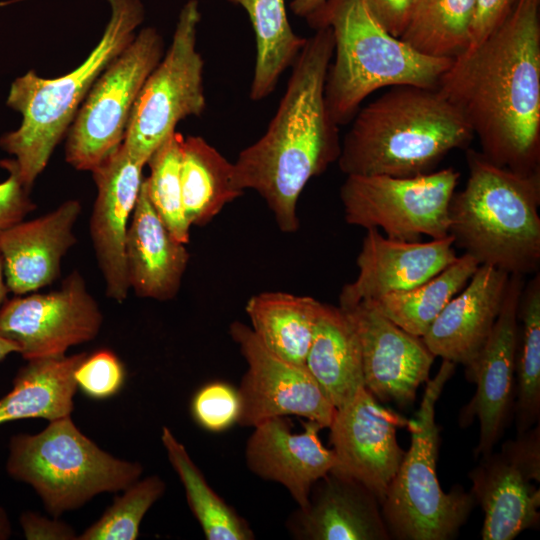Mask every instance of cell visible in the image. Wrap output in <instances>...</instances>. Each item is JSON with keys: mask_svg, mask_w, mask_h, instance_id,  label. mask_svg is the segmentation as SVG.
Listing matches in <instances>:
<instances>
[{"mask_svg": "<svg viewBox=\"0 0 540 540\" xmlns=\"http://www.w3.org/2000/svg\"><path fill=\"white\" fill-rule=\"evenodd\" d=\"M436 89L491 162L540 171V0H517L481 43L453 59Z\"/></svg>", "mask_w": 540, "mask_h": 540, "instance_id": "6da1fadb", "label": "cell"}, {"mask_svg": "<svg viewBox=\"0 0 540 540\" xmlns=\"http://www.w3.org/2000/svg\"><path fill=\"white\" fill-rule=\"evenodd\" d=\"M334 51L329 27L315 30L293 63L286 90L263 136L243 149L236 186L256 191L282 232L299 228L297 202L306 184L337 162L339 126L330 118L324 84Z\"/></svg>", "mask_w": 540, "mask_h": 540, "instance_id": "7a4b0ae2", "label": "cell"}, {"mask_svg": "<svg viewBox=\"0 0 540 540\" xmlns=\"http://www.w3.org/2000/svg\"><path fill=\"white\" fill-rule=\"evenodd\" d=\"M337 160L347 175L414 177L433 172L475 138L462 114L436 88L396 85L359 108Z\"/></svg>", "mask_w": 540, "mask_h": 540, "instance_id": "3957f363", "label": "cell"}, {"mask_svg": "<svg viewBox=\"0 0 540 540\" xmlns=\"http://www.w3.org/2000/svg\"><path fill=\"white\" fill-rule=\"evenodd\" d=\"M468 179L448 206L453 245L508 274L539 272L540 171L523 174L465 149Z\"/></svg>", "mask_w": 540, "mask_h": 540, "instance_id": "277c9868", "label": "cell"}, {"mask_svg": "<svg viewBox=\"0 0 540 540\" xmlns=\"http://www.w3.org/2000/svg\"><path fill=\"white\" fill-rule=\"evenodd\" d=\"M305 19L314 30L329 27L333 34L324 99L337 126L350 123L362 102L381 88H437L453 61L422 55L389 34L365 0H326Z\"/></svg>", "mask_w": 540, "mask_h": 540, "instance_id": "5b68a950", "label": "cell"}, {"mask_svg": "<svg viewBox=\"0 0 540 540\" xmlns=\"http://www.w3.org/2000/svg\"><path fill=\"white\" fill-rule=\"evenodd\" d=\"M106 1L110 19L100 41L77 68L52 79L30 70L11 84L7 105L21 114L22 121L18 129L0 139L1 148L15 157L0 165L12 168L28 190L66 135L96 79L134 39L143 22L140 0Z\"/></svg>", "mask_w": 540, "mask_h": 540, "instance_id": "8992f818", "label": "cell"}, {"mask_svg": "<svg viewBox=\"0 0 540 540\" xmlns=\"http://www.w3.org/2000/svg\"><path fill=\"white\" fill-rule=\"evenodd\" d=\"M7 472L29 484L51 517L78 509L101 493L125 490L140 479L139 462L119 459L84 435L70 416L9 444Z\"/></svg>", "mask_w": 540, "mask_h": 540, "instance_id": "52a82bcc", "label": "cell"}, {"mask_svg": "<svg viewBox=\"0 0 540 540\" xmlns=\"http://www.w3.org/2000/svg\"><path fill=\"white\" fill-rule=\"evenodd\" d=\"M454 370L453 362L442 361L437 374L426 382L415 417L406 425L411 434L410 448L381 503L390 537L451 539L458 534L476 504L472 493L460 487L445 493L436 474L440 428L435 421V405Z\"/></svg>", "mask_w": 540, "mask_h": 540, "instance_id": "ba28073f", "label": "cell"}, {"mask_svg": "<svg viewBox=\"0 0 540 540\" xmlns=\"http://www.w3.org/2000/svg\"><path fill=\"white\" fill-rule=\"evenodd\" d=\"M200 20L198 1L189 0L179 13L168 50L133 107L122 145L144 165L181 120L200 116L206 108L204 61L197 49Z\"/></svg>", "mask_w": 540, "mask_h": 540, "instance_id": "9c48e42d", "label": "cell"}, {"mask_svg": "<svg viewBox=\"0 0 540 540\" xmlns=\"http://www.w3.org/2000/svg\"><path fill=\"white\" fill-rule=\"evenodd\" d=\"M164 55V43L145 27L99 75L66 133L65 159L92 171L124 141L138 95Z\"/></svg>", "mask_w": 540, "mask_h": 540, "instance_id": "30bf717a", "label": "cell"}, {"mask_svg": "<svg viewBox=\"0 0 540 540\" xmlns=\"http://www.w3.org/2000/svg\"><path fill=\"white\" fill-rule=\"evenodd\" d=\"M460 172L452 167L414 177L347 175L340 187L346 222L381 229L401 241L448 236V206Z\"/></svg>", "mask_w": 540, "mask_h": 540, "instance_id": "8fae6325", "label": "cell"}, {"mask_svg": "<svg viewBox=\"0 0 540 540\" xmlns=\"http://www.w3.org/2000/svg\"><path fill=\"white\" fill-rule=\"evenodd\" d=\"M103 315L85 279L74 270L58 290L19 295L0 309V336L26 360L61 356L96 338Z\"/></svg>", "mask_w": 540, "mask_h": 540, "instance_id": "7c38bea8", "label": "cell"}, {"mask_svg": "<svg viewBox=\"0 0 540 540\" xmlns=\"http://www.w3.org/2000/svg\"><path fill=\"white\" fill-rule=\"evenodd\" d=\"M229 333L248 365L238 388L241 411L237 424L254 427L270 418L294 415L329 428L336 409L305 365L272 353L242 322H233Z\"/></svg>", "mask_w": 540, "mask_h": 540, "instance_id": "4fadbf2b", "label": "cell"}, {"mask_svg": "<svg viewBox=\"0 0 540 540\" xmlns=\"http://www.w3.org/2000/svg\"><path fill=\"white\" fill-rule=\"evenodd\" d=\"M540 426L506 441L498 453L482 456L470 473L471 493L484 511L483 540H512L539 526Z\"/></svg>", "mask_w": 540, "mask_h": 540, "instance_id": "5bb4252c", "label": "cell"}, {"mask_svg": "<svg viewBox=\"0 0 540 540\" xmlns=\"http://www.w3.org/2000/svg\"><path fill=\"white\" fill-rule=\"evenodd\" d=\"M523 287L522 276L511 274L491 333L473 364L465 369L466 378L475 383L477 389L461 411L460 425L465 427L475 417L478 418L480 431L476 457L492 452L514 406L515 362L520 329L518 307Z\"/></svg>", "mask_w": 540, "mask_h": 540, "instance_id": "9a60e30c", "label": "cell"}, {"mask_svg": "<svg viewBox=\"0 0 540 540\" xmlns=\"http://www.w3.org/2000/svg\"><path fill=\"white\" fill-rule=\"evenodd\" d=\"M407 423L402 415L379 404L366 387L361 388L336 409L329 426L338 458L334 470L363 484L381 505L405 454L396 431Z\"/></svg>", "mask_w": 540, "mask_h": 540, "instance_id": "2e32d148", "label": "cell"}, {"mask_svg": "<svg viewBox=\"0 0 540 540\" xmlns=\"http://www.w3.org/2000/svg\"><path fill=\"white\" fill-rule=\"evenodd\" d=\"M345 311L357 333L365 387L381 402L411 405L430 378L435 356L414 336L364 301Z\"/></svg>", "mask_w": 540, "mask_h": 540, "instance_id": "e0dca14e", "label": "cell"}, {"mask_svg": "<svg viewBox=\"0 0 540 540\" xmlns=\"http://www.w3.org/2000/svg\"><path fill=\"white\" fill-rule=\"evenodd\" d=\"M144 164L123 145L91 173L97 196L90 217V236L107 297L122 303L130 290L125 257L129 221L135 208Z\"/></svg>", "mask_w": 540, "mask_h": 540, "instance_id": "ac0fdd59", "label": "cell"}, {"mask_svg": "<svg viewBox=\"0 0 540 540\" xmlns=\"http://www.w3.org/2000/svg\"><path fill=\"white\" fill-rule=\"evenodd\" d=\"M457 255L453 238L401 241L388 238L379 229H367L356 259L358 275L345 284L339 307L351 308L360 302L412 289L450 265Z\"/></svg>", "mask_w": 540, "mask_h": 540, "instance_id": "d6986e66", "label": "cell"}, {"mask_svg": "<svg viewBox=\"0 0 540 540\" xmlns=\"http://www.w3.org/2000/svg\"><path fill=\"white\" fill-rule=\"evenodd\" d=\"M290 424L286 417H274L254 426L245 460L253 474L281 484L303 509L313 485L338 466V458L322 444L318 423L307 420L302 433H293Z\"/></svg>", "mask_w": 540, "mask_h": 540, "instance_id": "ffe728a7", "label": "cell"}, {"mask_svg": "<svg viewBox=\"0 0 540 540\" xmlns=\"http://www.w3.org/2000/svg\"><path fill=\"white\" fill-rule=\"evenodd\" d=\"M80 213V202L70 199L0 233V254L9 292L16 296L32 293L59 277L63 257L77 242L73 228Z\"/></svg>", "mask_w": 540, "mask_h": 540, "instance_id": "44dd1931", "label": "cell"}, {"mask_svg": "<svg viewBox=\"0 0 540 540\" xmlns=\"http://www.w3.org/2000/svg\"><path fill=\"white\" fill-rule=\"evenodd\" d=\"M376 496L355 479L331 470L312 487L308 505L288 519L302 540H386L390 534Z\"/></svg>", "mask_w": 540, "mask_h": 540, "instance_id": "7402d4cb", "label": "cell"}, {"mask_svg": "<svg viewBox=\"0 0 540 540\" xmlns=\"http://www.w3.org/2000/svg\"><path fill=\"white\" fill-rule=\"evenodd\" d=\"M510 274L479 265L421 337L435 357L469 368L488 339L501 310Z\"/></svg>", "mask_w": 540, "mask_h": 540, "instance_id": "603a6c76", "label": "cell"}, {"mask_svg": "<svg viewBox=\"0 0 540 540\" xmlns=\"http://www.w3.org/2000/svg\"><path fill=\"white\" fill-rule=\"evenodd\" d=\"M185 245L174 238L153 208L143 179L125 241L130 289L142 298L173 299L190 258Z\"/></svg>", "mask_w": 540, "mask_h": 540, "instance_id": "cb8c5ba5", "label": "cell"}, {"mask_svg": "<svg viewBox=\"0 0 540 540\" xmlns=\"http://www.w3.org/2000/svg\"><path fill=\"white\" fill-rule=\"evenodd\" d=\"M305 366L335 409L365 387L359 339L339 306L322 303Z\"/></svg>", "mask_w": 540, "mask_h": 540, "instance_id": "d4e9b609", "label": "cell"}, {"mask_svg": "<svg viewBox=\"0 0 540 540\" xmlns=\"http://www.w3.org/2000/svg\"><path fill=\"white\" fill-rule=\"evenodd\" d=\"M87 353L27 360L0 399V424L28 418L53 421L70 416L78 387L74 373Z\"/></svg>", "mask_w": 540, "mask_h": 540, "instance_id": "484cf974", "label": "cell"}, {"mask_svg": "<svg viewBox=\"0 0 540 540\" xmlns=\"http://www.w3.org/2000/svg\"><path fill=\"white\" fill-rule=\"evenodd\" d=\"M321 307L322 302L310 296L262 292L247 301L245 311L251 329L268 350L305 365Z\"/></svg>", "mask_w": 540, "mask_h": 540, "instance_id": "4316f807", "label": "cell"}, {"mask_svg": "<svg viewBox=\"0 0 540 540\" xmlns=\"http://www.w3.org/2000/svg\"><path fill=\"white\" fill-rule=\"evenodd\" d=\"M180 174L183 210L190 226L208 224L243 194L234 181L233 163L200 136L184 137Z\"/></svg>", "mask_w": 540, "mask_h": 540, "instance_id": "83f0119b", "label": "cell"}, {"mask_svg": "<svg viewBox=\"0 0 540 540\" xmlns=\"http://www.w3.org/2000/svg\"><path fill=\"white\" fill-rule=\"evenodd\" d=\"M248 14L256 41V60L250 98L269 96L283 72L291 67L306 43L288 21L285 0H229Z\"/></svg>", "mask_w": 540, "mask_h": 540, "instance_id": "f1b7e54d", "label": "cell"}, {"mask_svg": "<svg viewBox=\"0 0 540 540\" xmlns=\"http://www.w3.org/2000/svg\"><path fill=\"white\" fill-rule=\"evenodd\" d=\"M479 263L463 253L426 282L367 301L406 332L422 337L435 318L469 282Z\"/></svg>", "mask_w": 540, "mask_h": 540, "instance_id": "f546056e", "label": "cell"}, {"mask_svg": "<svg viewBox=\"0 0 540 540\" xmlns=\"http://www.w3.org/2000/svg\"><path fill=\"white\" fill-rule=\"evenodd\" d=\"M161 441L167 458L178 475L188 506L208 540H253L255 534L246 522L207 483L185 446L163 426Z\"/></svg>", "mask_w": 540, "mask_h": 540, "instance_id": "4dcf8cb0", "label": "cell"}, {"mask_svg": "<svg viewBox=\"0 0 540 540\" xmlns=\"http://www.w3.org/2000/svg\"><path fill=\"white\" fill-rule=\"evenodd\" d=\"M475 0H418L400 39L418 53L455 59L471 45Z\"/></svg>", "mask_w": 540, "mask_h": 540, "instance_id": "1f68e13d", "label": "cell"}, {"mask_svg": "<svg viewBox=\"0 0 540 540\" xmlns=\"http://www.w3.org/2000/svg\"><path fill=\"white\" fill-rule=\"evenodd\" d=\"M522 327L515 362L517 432L529 430L540 416V274L523 287L518 307Z\"/></svg>", "mask_w": 540, "mask_h": 540, "instance_id": "d6a6232c", "label": "cell"}, {"mask_svg": "<svg viewBox=\"0 0 540 540\" xmlns=\"http://www.w3.org/2000/svg\"><path fill=\"white\" fill-rule=\"evenodd\" d=\"M184 136L173 132L153 152L147 164L150 175L144 178L149 200L175 239L187 244L190 228L183 210L181 158Z\"/></svg>", "mask_w": 540, "mask_h": 540, "instance_id": "836d02e7", "label": "cell"}, {"mask_svg": "<svg viewBox=\"0 0 540 540\" xmlns=\"http://www.w3.org/2000/svg\"><path fill=\"white\" fill-rule=\"evenodd\" d=\"M166 490L158 475L138 479L113 499L103 515L77 540H135L143 517Z\"/></svg>", "mask_w": 540, "mask_h": 540, "instance_id": "e575fe53", "label": "cell"}, {"mask_svg": "<svg viewBox=\"0 0 540 540\" xmlns=\"http://www.w3.org/2000/svg\"><path fill=\"white\" fill-rule=\"evenodd\" d=\"M241 411L238 389L214 381L201 387L191 402V413L196 423L211 432H222L237 424Z\"/></svg>", "mask_w": 540, "mask_h": 540, "instance_id": "d590c367", "label": "cell"}, {"mask_svg": "<svg viewBox=\"0 0 540 540\" xmlns=\"http://www.w3.org/2000/svg\"><path fill=\"white\" fill-rule=\"evenodd\" d=\"M78 387L88 396L105 399L116 394L125 380V369L118 356L108 349L86 355L74 373Z\"/></svg>", "mask_w": 540, "mask_h": 540, "instance_id": "8d00e7d4", "label": "cell"}, {"mask_svg": "<svg viewBox=\"0 0 540 540\" xmlns=\"http://www.w3.org/2000/svg\"><path fill=\"white\" fill-rule=\"evenodd\" d=\"M9 172L6 180L0 183V233L13 224L24 220L36 208L29 197V190L21 183L16 172Z\"/></svg>", "mask_w": 540, "mask_h": 540, "instance_id": "74e56055", "label": "cell"}, {"mask_svg": "<svg viewBox=\"0 0 540 540\" xmlns=\"http://www.w3.org/2000/svg\"><path fill=\"white\" fill-rule=\"evenodd\" d=\"M517 0H475L470 48L481 43L507 17ZM468 49V50H469Z\"/></svg>", "mask_w": 540, "mask_h": 540, "instance_id": "f35d334b", "label": "cell"}, {"mask_svg": "<svg viewBox=\"0 0 540 540\" xmlns=\"http://www.w3.org/2000/svg\"><path fill=\"white\" fill-rule=\"evenodd\" d=\"M379 24L392 36L403 34L418 0H365Z\"/></svg>", "mask_w": 540, "mask_h": 540, "instance_id": "ab89813d", "label": "cell"}, {"mask_svg": "<svg viewBox=\"0 0 540 540\" xmlns=\"http://www.w3.org/2000/svg\"><path fill=\"white\" fill-rule=\"evenodd\" d=\"M20 525L28 540H75L77 533L69 524L57 518H47L32 511L20 516Z\"/></svg>", "mask_w": 540, "mask_h": 540, "instance_id": "60d3db41", "label": "cell"}, {"mask_svg": "<svg viewBox=\"0 0 540 540\" xmlns=\"http://www.w3.org/2000/svg\"><path fill=\"white\" fill-rule=\"evenodd\" d=\"M326 0H292L290 8L294 14L306 18L319 8Z\"/></svg>", "mask_w": 540, "mask_h": 540, "instance_id": "b9f144b4", "label": "cell"}, {"mask_svg": "<svg viewBox=\"0 0 540 540\" xmlns=\"http://www.w3.org/2000/svg\"><path fill=\"white\" fill-rule=\"evenodd\" d=\"M11 523L5 509L0 505V540H6L11 536Z\"/></svg>", "mask_w": 540, "mask_h": 540, "instance_id": "7bdbcfd3", "label": "cell"}, {"mask_svg": "<svg viewBox=\"0 0 540 540\" xmlns=\"http://www.w3.org/2000/svg\"><path fill=\"white\" fill-rule=\"evenodd\" d=\"M14 352H19L18 346L14 342L0 336V361Z\"/></svg>", "mask_w": 540, "mask_h": 540, "instance_id": "ee69618b", "label": "cell"}, {"mask_svg": "<svg viewBox=\"0 0 540 540\" xmlns=\"http://www.w3.org/2000/svg\"><path fill=\"white\" fill-rule=\"evenodd\" d=\"M8 292L9 290L5 282L3 263H2V258L0 254V309L2 308L4 303L7 301Z\"/></svg>", "mask_w": 540, "mask_h": 540, "instance_id": "f6af8a7d", "label": "cell"}]
</instances>
